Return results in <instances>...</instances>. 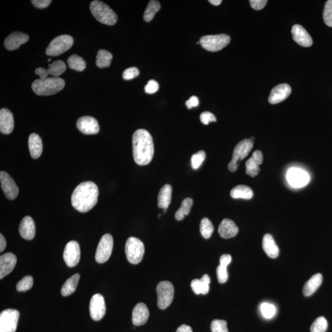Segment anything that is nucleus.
I'll list each match as a JSON object with an SVG mask.
<instances>
[{
  "label": "nucleus",
  "instance_id": "1",
  "mask_svg": "<svg viewBox=\"0 0 332 332\" xmlns=\"http://www.w3.org/2000/svg\"><path fill=\"white\" fill-rule=\"evenodd\" d=\"M133 152L136 164L146 166L152 162L154 156L152 136L148 131L138 130L133 135Z\"/></svg>",
  "mask_w": 332,
  "mask_h": 332
},
{
  "label": "nucleus",
  "instance_id": "2",
  "mask_svg": "<svg viewBox=\"0 0 332 332\" xmlns=\"http://www.w3.org/2000/svg\"><path fill=\"white\" fill-rule=\"evenodd\" d=\"M98 196L99 188L96 183L91 181L81 183L73 191L71 205L79 212H88L96 205Z\"/></svg>",
  "mask_w": 332,
  "mask_h": 332
},
{
  "label": "nucleus",
  "instance_id": "3",
  "mask_svg": "<svg viewBox=\"0 0 332 332\" xmlns=\"http://www.w3.org/2000/svg\"><path fill=\"white\" fill-rule=\"evenodd\" d=\"M65 86V81L61 78L51 77L45 80H36L32 85L34 93L38 96H51L61 91Z\"/></svg>",
  "mask_w": 332,
  "mask_h": 332
},
{
  "label": "nucleus",
  "instance_id": "4",
  "mask_svg": "<svg viewBox=\"0 0 332 332\" xmlns=\"http://www.w3.org/2000/svg\"><path fill=\"white\" fill-rule=\"evenodd\" d=\"M92 14L101 24L113 26L118 21V16L110 7L100 1H94L90 4Z\"/></svg>",
  "mask_w": 332,
  "mask_h": 332
},
{
  "label": "nucleus",
  "instance_id": "5",
  "mask_svg": "<svg viewBox=\"0 0 332 332\" xmlns=\"http://www.w3.org/2000/svg\"><path fill=\"white\" fill-rule=\"evenodd\" d=\"M125 252L126 257L131 264H138L142 261L144 255V244L135 237H129L126 242Z\"/></svg>",
  "mask_w": 332,
  "mask_h": 332
},
{
  "label": "nucleus",
  "instance_id": "6",
  "mask_svg": "<svg viewBox=\"0 0 332 332\" xmlns=\"http://www.w3.org/2000/svg\"><path fill=\"white\" fill-rule=\"evenodd\" d=\"M231 38L226 34H219L216 35H207L200 39V44L205 50L210 52H217L222 50L229 45Z\"/></svg>",
  "mask_w": 332,
  "mask_h": 332
},
{
  "label": "nucleus",
  "instance_id": "7",
  "mask_svg": "<svg viewBox=\"0 0 332 332\" xmlns=\"http://www.w3.org/2000/svg\"><path fill=\"white\" fill-rule=\"evenodd\" d=\"M253 145L254 140L250 138L242 140L235 147L232 161L229 165V168L231 172H236L238 168L239 162L248 156L252 149Z\"/></svg>",
  "mask_w": 332,
  "mask_h": 332
},
{
  "label": "nucleus",
  "instance_id": "8",
  "mask_svg": "<svg viewBox=\"0 0 332 332\" xmlns=\"http://www.w3.org/2000/svg\"><path fill=\"white\" fill-rule=\"evenodd\" d=\"M73 44L72 37L67 34L59 36L52 40L46 48V54L49 56H58L71 48Z\"/></svg>",
  "mask_w": 332,
  "mask_h": 332
},
{
  "label": "nucleus",
  "instance_id": "9",
  "mask_svg": "<svg viewBox=\"0 0 332 332\" xmlns=\"http://www.w3.org/2000/svg\"><path fill=\"white\" fill-rule=\"evenodd\" d=\"M158 306L161 309H165L172 303L174 296V288L169 281H162L157 287Z\"/></svg>",
  "mask_w": 332,
  "mask_h": 332
},
{
  "label": "nucleus",
  "instance_id": "10",
  "mask_svg": "<svg viewBox=\"0 0 332 332\" xmlns=\"http://www.w3.org/2000/svg\"><path fill=\"white\" fill-rule=\"evenodd\" d=\"M19 316V312L16 309L2 311L0 314V332H16Z\"/></svg>",
  "mask_w": 332,
  "mask_h": 332
},
{
  "label": "nucleus",
  "instance_id": "11",
  "mask_svg": "<svg viewBox=\"0 0 332 332\" xmlns=\"http://www.w3.org/2000/svg\"><path fill=\"white\" fill-rule=\"evenodd\" d=\"M113 247V237L110 234H104L99 241L96 252V260L99 264H103L110 257Z\"/></svg>",
  "mask_w": 332,
  "mask_h": 332
},
{
  "label": "nucleus",
  "instance_id": "12",
  "mask_svg": "<svg viewBox=\"0 0 332 332\" xmlns=\"http://www.w3.org/2000/svg\"><path fill=\"white\" fill-rule=\"evenodd\" d=\"M80 247L78 242L75 241L68 242L63 254L64 260L66 265L69 267L76 266L80 262Z\"/></svg>",
  "mask_w": 332,
  "mask_h": 332
},
{
  "label": "nucleus",
  "instance_id": "13",
  "mask_svg": "<svg viewBox=\"0 0 332 332\" xmlns=\"http://www.w3.org/2000/svg\"><path fill=\"white\" fill-rule=\"evenodd\" d=\"M91 318L94 321L101 320L105 316L106 306L105 299L101 295L96 294L92 297L89 304Z\"/></svg>",
  "mask_w": 332,
  "mask_h": 332
},
{
  "label": "nucleus",
  "instance_id": "14",
  "mask_svg": "<svg viewBox=\"0 0 332 332\" xmlns=\"http://www.w3.org/2000/svg\"><path fill=\"white\" fill-rule=\"evenodd\" d=\"M0 182L1 187L5 197L9 200L16 199L19 195V188L16 183L8 173L4 171L0 172Z\"/></svg>",
  "mask_w": 332,
  "mask_h": 332
},
{
  "label": "nucleus",
  "instance_id": "15",
  "mask_svg": "<svg viewBox=\"0 0 332 332\" xmlns=\"http://www.w3.org/2000/svg\"><path fill=\"white\" fill-rule=\"evenodd\" d=\"M287 179L292 187L300 188L308 184L310 177L305 171L300 168H292L287 173Z\"/></svg>",
  "mask_w": 332,
  "mask_h": 332
},
{
  "label": "nucleus",
  "instance_id": "16",
  "mask_svg": "<svg viewBox=\"0 0 332 332\" xmlns=\"http://www.w3.org/2000/svg\"><path fill=\"white\" fill-rule=\"evenodd\" d=\"M76 126L81 133L85 135L97 134L100 131L96 119L91 116H85L78 119Z\"/></svg>",
  "mask_w": 332,
  "mask_h": 332
},
{
  "label": "nucleus",
  "instance_id": "17",
  "mask_svg": "<svg viewBox=\"0 0 332 332\" xmlns=\"http://www.w3.org/2000/svg\"><path fill=\"white\" fill-rule=\"evenodd\" d=\"M292 34L294 40L299 45L308 48L313 44L311 36L300 25L296 24L292 27Z\"/></svg>",
  "mask_w": 332,
  "mask_h": 332
},
{
  "label": "nucleus",
  "instance_id": "18",
  "mask_svg": "<svg viewBox=\"0 0 332 332\" xmlns=\"http://www.w3.org/2000/svg\"><path fill=\"white\" fill-rule=\"evenodd\" d=\"M291 86L287 84H281L272 89L269 97V102L277 104L286 100L291 93Z\"/></svg>",
  "mask_w": 332,
  "mask_h": 332
},
{
  "label": "nucleus",
  "instance_id": "19",
  "mask_svg": "<svg viewBox=\"0 0 332 332\" xmlns=\"http://www.w3.org/2000/svg\"><path fill=\"white\" fill-rule=\"evenodd\" d=\"M17 257L12 253H6L0 257V279L12 271L17 264Z\"/></svg>",
  "mask_w": 332,
  "mask_h": 332
},
{
  "label": "nucleus",
  "instance_id": "20",
  "mask_svg": "<svg viewBox=\"0 0 332 332\" xmlns=\"http://www.w3.org/2000/svg\"><path fill=\"white\" fill-rule=\"evenodd\" d=\"M149 315V310L145 304L139 303L136 304L133 311L132 321L133 325H143L147 323Z\"/></svg>",
  "mask_w": 332,
  "mask_h": 332
},
{
  "label": "nucleus",
  "instance_id": "21",
  "mask_svg": "<svg viewBox=\"0 0 332 332\" xmlns=\"http://www.w3.org/2000/svg\"><path fill=\"white\" fill-rule=\"evenodd\" d=\"M29 36L21 32H14L7 37L4 41V46L9 51H14L18 49L22 44L29 41Z\"/></svg>",
  "mask_w": 332,
  "mask_h": 332
},
{
  "label": "nucleus",
  "instance_id": "22",
  "mask_svg": "<svg viewBox=\"0 0 332 332\" xmlns=\"http://www.w3.org/2000/svg\"><path fill=\"white\" fill-rule=\"evenodd\" d=\"M19 232L22 238L32 240L35 236V225L33 220L30 216H26L22 220L19 225Z\"/></svg>",
  "mask_w": 332,
  "mask_h": 332
},
{
  "label": "nucleus",
  "instance_id": "23",
  "mask_svg": "<svg viewBox=\"0 0 332 332\" xmlns=\"http://www.w3.org/2000/svg\"><path fill=\"white\" fill-rule=\"evenodd\" d=\"M13 130V115L7 109H1L0 110V131L4 134H9Z\"/></svg>",
  "mask_w": 332,
  "mask_h": 332
},
{
  "label": "nucleus",
  "instance_id": "24",
  "mask_svg": "<svg viewBox=\"0 0 332 332\" xmlns=\"http://www.w3.org/2000/svg\"><path fill=\"white\" fill-rule=\"evenodd\" d=\"M218 232L223 238L230 239L236 236L239 229L232 220L225 219L220 224Z\"/></svg>",
  "mask_w": 332,
  "mask_h": 332
},
{
  "label": "nucleus",
  "instance_id": "25",
  "mask_svg": "<svg viewBox=\"0 0 332 332\" xmlns=\"http://www.w3.org/2000/svg\"><path fill=\"white\" fill-rule=\"evenodd\" d=\"M262 247L265 254L271 259L278 257L279 249L275 242L273 237L270 234L264 235L262 241Z\"/></svg>",
  "mask_w": 332,
  "mask_h": 332
},
{
  "label": "nucleus",
  "instance_id": "26",
  "mask_svg": "<svg viewBox=\"0 0 332 332\" xmlns=\"http://www.w3.org/2000/svg\"><path fill=\"white\" fill-rule=\"evenodd\" d=\"M29 148L31 157L38 159L43 152V143L40 137L36 133H32L29 138Z\"/></svg>",
  "mask_w": 332,
  "mask_h": 332
},
{
  "label": "nucleus",
  "instance_id": "27",
  "mask_svg": "<svg viewBox=\"0 0 332 332\" xmlns=\"http://www.w3.org/2000/svg\"><path fill=\"white\" fill-rule=\"evenodd\" d=\"M323 277L321 273L314 274L303 287V294L305 297H309L315 293L317 290L323 283Z\"/></svg>",
  "mask_w": 332,
  "mask_h": 332
},
{
  "label": "nucleus",
  "instance_id": "28",
  "mask_svg": "<svg viewBox=\"0 0 332 332\" xmlns=\"http://www.w3.org/2000/svg\"><path fill=\"white\" fill-rule=\"evenodd\" d=\"M210 279L207 274H204L200 279H193L191 282V287L197 295H205L209 291Z\"/></svg>",
  "mask_w": 332,
  "mask_h": 332
},
{
  "label": "nucleus",
  "instance_id": "29",
  "mask_svg": "<svg viewBox=\"0 0 332 332\" xmlns=\"http://www.w3.org/2000/svg\"><path fill=\"white\" fill-rule=\"evenodd\" d=\"M172 197V187L171 185L166 184L161 188L159 195L158 197V207L161 209H167L171 202Z\"/></svg>",
  "mask_w": 332,
  "mask_h": 332
},
{
  "label": "nucleus",
  "instance_id": "30",
  "mask_svg": "<svg viewBox=\"0 0 332 332\" xmlns=\"http://www.w3.org/2000/svg\"><path fill=\"white\" fill-rule=\"evenodd\" d=\"M80 278V275L77 273L73 275L70 278L66 280L63 287H62L61 294L64 297H67L73 294L77 288Z\"/></svg>",
  "mask_w": 332,
  "mask_h": 332
},
{
  "label": "nucleus",
  "instance_id": "31",
  "mask_svg": "<svg viewBox=\"0 0 332 332\" xmlns=\"http://www.w3.org/2000/svg\"><path fill=\"white\" fill-rule=\"evenodd\" d=\"M230 195L234 199H250L254 195L251 188L247 187L246 185H237L234 188H232Z\"/></svg>",
  "mask_w": 332,
  "mask_h": 332
},
{
  "label": "nucleus",
  "instance_id": "32",
  "mask_svg": "<svg viewBox=\"0 0 332 332\" xmlns=\"http://www.w3.org/2000/svg\"><path fill=\"white\" fill-rule=\"evenodd\" d=\"M112 59V54L110 52L100 49L97 55L96 65L100 68L108 67L111 65Z\"/></svg>",
  "mask_w": 332,
  "mask_h": 332
},
{
  "label": "nucleus",
  "instance_id": "33",
  "mask_svg": "<svg viewBox=\"0 0 332 332\" xmlns=\"http://www.w3.org/2000/svg\"><path fill=\"white\" fill-rule=\"evenodd\" d=\"M193 199L192 198H187L183 200L181 207L175 213V217L176 220L181 221L184 219L186 215L190 214L191 209L193 205Z\"/></svg>",
  "mask_w": 332,
  "mask_h": 332
},
{
  "label": "nucleus",
  "instance_id": "34",
  "mask_svg": "<svg viewBox=\"0 0 332 332\" xmlns=\"http://www.w3.org/2000/svg\"><path fill=\"white\" fill-rule=\"evenodd\" d=\"M160 9L161 5L159 1L152 0L149 2L145 9L143 19L147 22L152 21L156 14L160 11Z\"/></svg>",
  "mask_w": 332,
  "mask_h": 332
},
{
  "label": "nucleus",
  "instance_id": "35",
  "mask_svg": "<svg viewBox=\"0 0 332 332\" xmlns=\"http://www.w3.org/2000/svg\"><path fill=\"white\" fill-rule=\"evenodd\" d=\"M69 67L77 71H82L86 68L85 61L81 57L74 54L68 59Z\"/></svg>",
  "mask_w": 332,
  "mask_h": 332
},
{
  "label": "nucleus",
  "instance_id": "36",
  "mask_svg": "<svg viewBox=\"0 0 332 332\" xmlns=\"http://www.w3.org/2000/svg\"><path fill=\"white\" fill-rule=\"evenodd\" d=\"M214 231V226L211 221L207 218L202 219L200 224V232L202 237L205 239L210 238Z\"/></svg>",
  "mask_w": 332,
  "mask_h": 332
},
{
  "label": "nucleus",
  "instance_id": "37",
  "mask_svg": "<svg viewBox=\"0 0 332 332\" xmlns=\"http://www.w3.org/2000/svg\"><path fill=\"white\" fill-rule=\"evenodd\" d=\"M66 68V64L63 61H57L49 64L48 71L49 75L58 77L65 72Z\"/></svg>",
  "mask_w": 332,
  "mask_h": 332
},
{
  "label": "nucleus",
  "instance_id": "38",
  "mask_svg": "<svg viewBox=\"0 0 332 332\" xmlns=\"http://www.w3.org/2000/svg\"><path fill=\"white\" fill-rule=\"evenodd\" d=\"M328 323L323 316L319 317L313 322L310 328L311 332H326L328 330Z\"/></svg>",
  "mask_w": 332,
  "mask_h": 332
},
{
  "label": "nucleus",
  "instance_id": "39",
  "mask_svg": "<svg viewBox=\"0 0 332 332\" xmlns=\"http://www.w3.org/2000/svg\"><path fill=\"white\" fill-rule=\"evenodd\" d=\"M260 311L265 318L270 319L273 318L276 314V308L274 304L265 302L260 305Z\"/></svg>",
  "mask_w": 332,
  "mask_h": 332
},
{
  "label": "nucleus",
  "instance_id": "40",
  "mask_svg": "<svg viewBox=\"0 0 332 332\" xmlns=\"http://www.w3.org/2000/svg\"><path fill=\"white\" fill-rule=\"evenodd\" d=\"M259 163L255 161L252 157L247 160L246 163V173L250 177H255L259 174L260 172Z\"/></svg>",
  "mask_w": 332,
  "mask_h": 332
},
{
  "label": "nucleus",
  "instance_id": "41",
  "mask_svg": "<svg viewBox=\"0 0 332 332\" xmlns=\"http://www.w3.org/2000/svg\"><path fill=\"white\" fill-rule=\"evenodd\" d=\"M33 279L31 276L23 277L16 285V289L19 292H26L33 287Z\"/></svg>",
  "mask_w": 332,
  "mask_h": 332
},
{
  "label": "nucleus",
  "instance_id": "42",
  "mask_svg": "<svg viewBox=\"0 0 332 332\" xmlns=\"http://www.w3.org/2000/svg\"><path fill=\"white\" fill-rule=\"evenodd\" d=\"M205 159V153L204 151L200 150L196 154L192 156L191 158V165L193 169H198L202 165V163Z\"/></svg>",
  "mask_w": 332,
  "mask_h": 332
},
{
  "label": "nucleus",
  "instance_id": "43",
  "mask_svg": "<svg viewBox=\"0 0 332 332\" xmlns=\"http://www.w3.org/2000/svg\"><path fill=\"white\" fill-rule=\"evenodd\" d=\"M323 19L327 26L332 27V0L326 2L324 9Z\"/></svg>",
  "mask_w": 332,
  "mask_h": 332
},
{
  "label": "nucleus",
  "instance_id": "44",
  "mask_svg": "<svg viewBox=\"0 0 332 332\" xmlns=\"http://www.w3.org/2000/svg\"><path fill=\"white\" fill-rule=\"evenodd\" d=\"M210 329L212 332H229L227 321L219 319H215L212 322Z\"/></svg>",
  "mask_w": 332,
  "mask_h": 332
},
{
  "label": "nucleus",
  "instance_id": "45",
  "mask_svg": "<svg viewBox=\"0 0 332 332\" xmlns=\"http://www.w3.org/2000/svg\"><path fill=\"white\" fill-rule=\"evenodd\" d=\"M217 274L218 281L220 284H224L229 279V272L227 271V266L220 265L217 267Z\"/></svg>",
  "mask_w": 332,
  "mask_h": 332
},
{
  "label": "nucleus",
  "instance_id": "46",
  "mask_svg": "<svg viewBox=\"0 0 332 332\" xmlns=\"http://www.w3.org/2000/svg\"><path fill=\"white\" fill-rule=\"evenodd\" d=\"M140 71L136 67L126 69L123 73V78L125 80H131L139 75Z\"/></svg>",
  "mask_w": 332,
  "mask_h": 332
},
{
  "label": "nucleus",
  "instance_id": "47",
  "mask_svg": "<svg viewBox=\"0 0 332 332\" xmlns=\"http://www.w3.org/2000/svg\"><path fill=\"white\" fill-rule=\"evenodd\" d=\"M200 122L204 124V125H208L210 123L216 122L217 119L215 118L214 114L209 112V111H204L200 114Z\"/></svg>",
  "mask_w": 332,
  "mask_h": 332
},
{
  "label": "nucleus",
  "instance_id": "48",
  "mask_svg": "<svg viewBox=\"0 0 332 332\" xmlns=\"http://www.w3.org/2000/svg\"><path fill=\"white\" fill-rule=\"evenodd\" d=\"M158 89H159V84L155 80H150L145 87V93L149 94L157 93Z\"/></svg>",
  "mask_w": 332,
  "mask_h": 332
},
{
  "label": "nucleus",
  "instance_id": "49",
  "mask_svg": "<svg viewBox=\"0 0 332 332\" xmlns=\"http://www.w3.org/2000/svg\"><path fill=\"white\" fill-rule=\"evenodd\" d=\"M250 6L255 10H261L266 6L267 0H250L249 1Z\"/></svg>",
  "mask_w": 332,
  "mask_h": 332
},
{
  "label": "nucleus",
  "instance_id": "50",
  "mask_svg": "<svg viewBox=\"0 0 332 332\" xmlns=\"http://www.w3.org/2000/svg\"><path fill=\"white\" fill-rule=\"evenodd\" d=\"M32 4L39 9H44L48 7L51 4V0H33Z\"/></svg>",
  "mask_w": 332,
  "mask_h": 332
},
{
  "label": "nucleus",
  "instance_id": "51",
  "mask_svg": "<svg viewBox=\"0 0 332 332\" xmlns=\"http://www.w3.org/2000/svg\"><path fill=\"white\" fill-rule=\"evenodd\" d=\"M199 99L197 96H192L186 101V105H187L188 109H191L193 107H197L199 105Z\"/></svg>",
  "mask_w": 332,
  "mask_h": 332
},
{
  "label": "nucleus",
  "instance_id": "52",
  "mask_svg": "<svg viewBox=\"0 0 332 332\" xmlns=\"http://www.w3.org/2000/svg\"><path fill=\"white\" fill-rule=\"evenodd\" d=\"M36 75H38L41 80H45L48 78L49 75L48 70L44 68H38L35 70Z\"/></svg>",
  "mask_w": 332,
  "mask_h": 332
},
{
  "label": "nucleus",
  "instance_id": "53",
  "mask_svg": "<svg viewBox=\"0 0 332 332\" xmlns=\"http://www.w3.org/2000/svg\"><path fill=\"white\" fill-rule=\"evenodd\" d=\"M232 258L231 255L229 254H224L222 255L220 259V265H225L228 266L230 263H231Z\"/></svg>",
  "mask_w": 332,
  "mask_h": 332
},
{
  "label": "nucleus",
  "instance_id": "54",
  "mask_svg": "<svg viewBox=\"0 0 332 332\" xmlns=\"http://www.w3.org/2000/svg\"><path fill=\"white\" fill-rule=\"evenodd\" d=\"M252 158H254L255 161H257L260 165L262 164L263 161H264V156H263L262 152H260V150L255 151V152L253 153Z\"/></svg>",
  "mask_w": 332,
  "mask_h": 332
},
{
  "label": "nucleus",
  "instance_id": "55",
  "mask_svg": "<svg viewBox=\"0 0 332 332\" xmlns=\"http://www.w3.org/2000/svg\"><path fill=\"white\" fill-rule=\"evenodd\" d=\"M176 332H193L192 329L189 326L183 324L177 329Z\"/></svg>",
  "mask_w": 332,
  "mask_h": 332
},
{
  "label": "nucleus",
  "instance_id": "56",
  "mask_svg": "<svg viewBox=\"0 0 332 332\" xmlns=\"http://www.w3.org/2000/svg\"><path fill=\"white\" fill-rule=\"evenodd\" d=\"M6 241L3 235L0 234V252H2L6 248Z\"/></svg>",
  "mask_w": 332,
  "mask_h": 332
},
{
  "label": "nucleus",
  "instance_id": "57",
  "mask_svg": "<svg viewBox=\"0 0 332 332\" xmlns=\"http://www.w3.org/2000/svg\"><path fill=\"white\" fill-rule=\"evenodd\" d=\"M209 2L214 6H219L222 3V0H209Z\"/></svg>",
  "mask_w": 332,
  "mask_h": 332
}]
</instances>
